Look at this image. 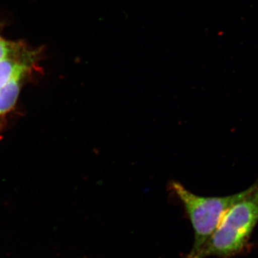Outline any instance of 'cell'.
<instances>
[{"label": "cell", "mask_w": 258, "mask_h": 258, "mask_svg": "<svg viewBox=\"0 0 258 258\" xmlns=\"http://www.w3.org/2000/svg\"><path fill=\"white\" fill-rule=\"evenodd\" d=\"M13 44L0 37V61L6 60L13 52Z\"/></svg>", "instance_id": "5"}, {"label": "cell", "mask_w": 258, "mask_h": 258, "mask_svg": "<svg viewBox=\"0 0 258 258\" xmlns=\"http://www.w3.org/2000/svg\"><path fill=\"white\" fill-rule=\"evenodd\" d=\"M257 224L258 178L247 188L243 198L227 210L213 235L195 258H230L242 253L248 247Z\"/></svg>", "instance_id": "1"}, {"label": "cell", "mask_w": 258, "mask_h": 258, "mask_svg": "<svg viewBox=\"0 0 258 258\" xmlns=\"http://www.w3.org/2000/svg\"><path fill=\"white\" fill-rule=\"evenodd\" d=\"M171 187L184 205L189 217L195 241L192 249L186 258H195L216 230L226 212L241 200L247 189L240 193L221 198H205L195 195L179 182H172Z\"/></svg>", "instance_id": "2"}, {"label": "cell", "mask_w": 258, "mask_h": 258, "mask_svg": "<svg viewBox=\"0 0 258 258\" xmlns=\"http://www.w3.org/2000/svg\"><path fill=\"white\" fill-rule=\"evenodd\" d=\"M25 70V64L15 61L8 59L0 61V88L13 80H20Z\"/></svg>", "instance_id": "3"}, {"label": "cell", "mask_w": 258, "mask_h": 258, "mask_svg": "<svg viewBox=\"0 0 258 258\" xmlns=\"http://www.w3.org/2000/svg\"><path fill=\"white\" fill-rule=\"evenodd\" d=\"M19 79L13 80L0 88V114L11 109L19 94Z\"/></svg>", "instance_id": "4"}]
</instances>
